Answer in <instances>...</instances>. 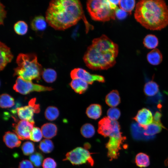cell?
Segmentation results:
<instances>
[{"label":"cell","instance_id":"cell-1","mask_svg":"<svg viewBox=\"0 0 168 168\" xmlns=\"http://www.w3.org/2000/svg\"><path fill=\"white\" fill-rule=\"evenodd\" d=\"M48 24L57 30H65L82 19L86 32L93 27L87 21L82 5L77 0H53L50 1L45 13Z\"/></svg>","mask_w":168,"mask_h":168},{"label":"cell","instance_id":"cell-32","mask_svg":"<svg viewBox=\"0 0 168 168\" xmlns=\"http://www.w3.org/2000/svg\"><path fill=\"white\" fill-rule=\"evenodd\" d=\"M39 148L43 152L48 153L51 152L54 148L52 142L48 139H45L42 140L40 143Z\"/></svg>","mask_w":168,"mask_h":168},{"label":"cell","instance_id":"cell-40","mask_svg":"<svg viewBox=\"0 0 168 168\" xmlns=\"http://www.w3.org/2000/svg\"><path fill=\"white\" fill-rule=\"evenodd\" d=\"M127 15V12L120 8H118L115 11V16L119 20L124 19Z\"/></svg>","mask_w":168,"mask_h":168},{"label":"cell","instance_id":"cell-27","mask_svg":"<svg viewBox=\"0 0 168 168\" xmlns=\"http://www.w3.org/2000/svg\"><path fill=\"white\" fill-rule=\"evenodd\" d=\"M42 77L46 82L52 83L56 80L57 74L56 72L54 69L48 68L43 70Z\"/></svg>","mask_w":168,"mask_h":168},{"label":"cell","instance_id":"cell-9","mask_svg":"<svg viewBox=\"0 0 168 168\" xmlns=\"http://www.w3.org/2000/svg\"><path fill=\"white\" fill-rule=\"evenodd\" d=\"M70 76L72 79L79 78L89 84H92L95 81L102 83L105 82V78L103 76L91 74L85 70L80 68L72 70L70 72Z\"/></svg>","mask_w":168,"mask_h":168},{"label":"cell","instance_id":"cell-42","mask_svg":"<svg viewBox=\"0 0 168 168\" xmlns=\"http://www.w3.org/2000/svg\"><path fill=\"white\" fill-rule=\"evenodd\" d=\"M161 114L160 113L157 111L156 112L153 117V122L161 125H163L161 121Z\"/></svg>","mask_w":168,"mask_h":168},{"label":"cell","instance_id":"cell-36","mask_svg":"<svg viewBox=\"0 0 168 168\" xmlns=\"http://www.w3.org/2000/svg\"><path fill=\"white\" fill-rule=\"evenodd\" d=\"M29 158L35 166L39 167L42 164L43 156L41 153L36 152L31 155Z\"/></svg>","mask_w":168,"mask_h":168},{"label":"cell","instance_id":"cell-12","mask_svg":"<svg viewBox=\"0 0 168 168\" xmlns=\"http://www.w3.org/2000/svg\"><path fill=\"white\" fill-rule=\"evenodd\" d=\"M133 119L142 128L152 124L153 122V117L151 112L144 108L139 110Z\"/></svg>","mask_w":168,"mask_h":168},{"label":"cell","instance_id":"cell-4","mask_svg":"<svg viewBox=\"0 0 168 168\" xmlns=\"http://www.w3.org/2000/svg\"><path fill=\"white\" fill-rule=\"evenodd\" d=\"M16 63L18 66L14 69V76L29 82L40 79L43 70L35 54L20 53L16 58Z\"/></svg>","mask_w":168,"mask_h":168},{"label":"cell","instance_id":"cell-31","mask_svg":"<svg viewBox=\"0 0 168 168\" xmlns=\"http://www.w3.org/2000/svg\"><path fill=\"white\" fill-rule=\"evenodd\" d=\"M28 29L27 24L25 21H19L15 23L14 30L16 33L20 35H23L26 34Z\"/></svg>","mask_w":168,"mask_h":168},{"label":"cell","instance_id":"cell-22","mask_svg":"<svg viewBox=\"0 0 168 168\" xmlns=\"http://www.w3.org/2000/svg\"><path fill=\"white\" fill-rule=\"evenodd\" d=\"M163 128H165L163 125L153 122L143 128L144 135L146 136H152L160 132Z\"/></svg>","mask_w":168,"mask_h":168},{"label":"cell","instance_id":"cell-37","mask_svg":"<svg viewBox=\"0 0 168 168\" xmlns=\"http://www.w3.org/2000/svg\"><path fill=\"white\" fill-rule=\"evenodd\" d=\"M57 164L52 158L48 157L45 158L42 163L43 168H56Z\"/></svg>","mask_w":168,"mask_h":168},{"label":"cell","instance_id":"cell-5","mask_svg":"<svg viewBox=\"0 0 168 168\" xmlns=\"http://www.w3.org/2000/svg\"><path fill=\"white\" fill-rule=\"evenodd\" d=\"M86 7L91 17L95 21H106L115 19L116 7L110 0H88Z\"/></svg>","mask_w":168,"mask_h":168},{"label":"cell","instance_id":"cell-35","mask_svg":"<svg viewBox=\"0 0 168 168\" xmlns=\"http://www.w3.org/2000/svg\"><path fill=\"white\" fill-rule=\"evenodd\" d=\"M107 117L110 119L117 121L121 115L120 110L116 107H111L107 111Z\"/></svg>","mask_w":168,"mask_h":168},{"label":"cell","instance_id":"cell-39","mask_svg":"<svg viewBox=\"0 0 168 168\" xmlns=\"http://www.w3.org/2000/svg\"><path fill=\"white\" fill-rule=\"evenodd\" d=\"M0 24L3 25L4 20L6 17L7 12L5 9V6L1 3H0Z\"/></svg>","mask_w":168,"mask_h":168},{"label":"cell","instance_id":"cell-14","mask_svg":"<svg viewBox=\"0 0 168 168\" xmlns=\"http://www.w3.org/2000/svg\"><path fill=\"white\" fill-rule=\"evenodd\" d=\"M16 109L18 116L20 119L35 123L33 118L34 111L31 106L28 105Z\"/></svg>","mask_w":168,"mask_h":168},{"label":"cell","instance_id":"cell-28","mask_svg":"<svg viewBox=\"0 0 168 168\" xmlns=\"http://www.w3.org/2000/svg\"><path fill=\"white\" fill-rule=\"evenodd\" d=\"M135 1L134 0H120L119 5L120 8L131 14L135 6Z\"/></svg>","mask_w":168,"mask_h":168},{"label":"cell","instance_id":"cell-30","mask_svg":"<svg viewBox=\"0 0 168 168\" xmlns=\"http://www.w3.org/2000/svg\"><path fill=\"white\" fill-rule=\"evenodd\" d=\"M80 131L84 137L87 138L92 137L95 132L93 126L89 123H86L83 125L81 128Z\"/></svg>","mask_w":168,"mask_h":168},{"label":"cell","instance_id":"cell-25","mask_svg":"<svg viewBox=\"0 0 168 168\" xmlns=\"http://www.w3.org/2000/svg\"><path fill=\"white\" fill-rule=\"evenodd\" d=\"M136 165L140 167L148 166L150 164L149 156L146 154L141 152L138 154L135 158Z\"/></svg>","mask_w":168,"mask_h":168},{"label":"cell","instance_id":"cell-16","mask_svg":"<svg viewBox=\"0 0 168 168\" xmlns=\"http://www.w3.org/2000/svg\"><path fill=\"white\" fill-rule=\"evenodd\" d=\"M69 85L75 92L79 94L84 93L88 87L87 83L79 78L72 79Z\"/></svg>","mask_w":168,"mask_h":168},{"label":"cell","instance_id":"cell-11","mask_svg":"<svg viewBox=\"0 0 168 168\" xmlns=\"http://www.w3.org/2000/svg\"><path fill=\"white\" fill-rule=\"evenodd\" d=\"M13 124V130L20 140H28L30 138L35 123L25 120H21Z\"/></svg>","mask_w":168,"mask_h":168},{"label":"cell","instance_id":"cell-18","mask_svg":"<svg viewBox=\"0 0 168 168\" xmlns=\"http://www.w3.org/2000/svg\"><path fill=\"white\" fill-rule=\"evenodd\" d=\"M102 113L101 106L97 104H92L87 108L86 114L90 118L96 119L99 118Z\"/></svg>","mask_w":168,"mask_h":168},{"label":"cell","instance_id":"cell-21","mask_svg":"<svg viewBox=\"0 0 168 168\" xmlns=\"http://www.w3.org/2000/svg\"><path fill=\"white\" fill-rule=\"evenodd\" d=\"M45 18L43 16H39L35 17L31 21L30 26L31 29L35 31H43L47 26Z\"/></svg>","mask_w":168,"mask_h":168},{"label":"cell","instance_id":"cell-2","mask_svg":"<svg viewBox=\"0 0 168 168\" xmlns=\"http://www.w3.org/2000/svg\"><path fill=\"white\" fill-rule=\"evenodd\" d=\"M118 53V45L103 35L93 40L83 59L86 66L91 69L106 70L115 64Z\"/></svg>","mask_w":168,"mask_h":168},{"label":"cell","instance_id":"cell-33","mask_svg":"<svg viewBox=\"0 0 168 168\" xmlns=\"http://www.w3.org/2000/svg\"><path fill=\"white\" fill-rule=\"evenodd\" d=\"M21 149L24 155H29L33 153L35 151L34 144L32 142L29 141L26 142L22 145Z\"/></svg>","mask_w":168,"mask_h":168},{"label":"cell","instance_id":"cell-15","mask_svg":"<svg viewBox=\"0 0 168 168\" xmlns=\"http://www.w3.org/2000/svg\"><path fill=\"white\" fill-rule=\"evenodd\" d=\"M3 139L6 145L11 148L18 147L21 143V141L16 134L10 131L5 133Z\"/></svg>","mask_w":168,"mask_h":168},{"label":"cell","instance_id":"cell-24","mask_svg":"<svg viewBox=\"0 0 168 168\" xmlns=\"http://www.w3.org/2000/svg\"><path fill=\"white\" fill-rule=\"evenodd\" d=\"M144 46L148 49H155L158 44V40L154 35L149 34L144 38L143 42Z\"/></svg>","mask_w":168,"mask_h":168},{"label":"cell","instance_id":"cell-20","mask_svg":"<svg viewBox=\"0 0 168 168\" xmlns=\"http://www.w3.org/2000/svg\"><path fill=\"white\" fill-rule=\"evenodd\" d=\"M106 104L111 107H115L120 103V98L118 91L113 90L106 96L105 98Z\"/></svg>","mask_w":168,"mask_h":168},{"label":"cell","instance_id":"cell-8","mask_svg":"<svg viewBox=\"0 0 168 168\" xmlns=\"http://www.w3.org/2000/svg\"><path fill=\"white\" fill-rule=\"evenodd\" d=\"M13 89L16 92L23 95H26L33 91H51L53 90L50 87L34 84L31 82L25 81L19 77L17 78Z\"/></svg>","mask_w":168,"mask_h":168},{"label":"cell","instance_id":"cell-13","mask_svg":"<svg viewBox=\"0 0 168 168\" xmlns=\"http://www.w3.org/2000/svg\"><path fill=\"white\" fill-rule=\"evenodd\" d=\"M13 58L10 48L5 44L0 42V70H2L7 65L11 62Z\"/></svg>","mask_w":168,"mask_h":168},{"label":"cell","instance_id":"cell-29","mask_svg":"<svg viewBox=\"0 0 168 168\" xmlns=\"http://www.w3.org/2000/svg\"><path fill=\"white\" fill-rule=\"evenodd\" d=\"M45 118L49 120L52 121L56 119L59 115V111L56 107H48L45 112Z\"/></svg>","mask_w":168,"mask_h":168},{"label":"cell","instance_id":"cell-19","mask_svg":"<svg viewBox=\"0 0 168 168\" xmlns=\"http://www.w3.org/2000/svg\"><path fill=\"white\" fill-rule=\"evenodd\" d=\"M148 62L151 65H157L160 64L162 60V55L157 49H155L148 53L147 56Z\"/></svg>","mask_w":168,"mask_h":168},{"label":"cell","instance_id":"cell-6","mask_svg":"<svg viewBox=\"0 0 168 168\" xmlns=\"http://www.w3.org/2000/svg\"><path fill=\"white\" fill-rule=\"evenodd\" d=\"M68 161L73 165L87 164L93 166L94 161L90 152L85 148L77 147L68 152L63 161Z\"/></svg>","mask_w":168,"mask_h":168},{"label":"cell","instance_id":"cell-3","mask_svg":"<svg viewBox=\"0 0 168 168\" xmlns=\"http://www.w3.org/2000/svg\"><path fill=\"white\" fill-rule=\"evenodd\" d=\"M134 16L146 29L161 30L168 25V7L162 0H142L136 5Z\"/></svg>","mask_w":168,"mask_h":168},{"label":"cell","instance_id":"cell-10","mask_svg":"<svg viewBox=\"0 0 168 168\" xmlns=\"http://www.w3.org/2000/svg\"><path fill=\"white\" fill-rule=\"evenodd\" d=\"M125 139L126 138L123 136L109 138L106 144V147L107 149V156L110 161L118 158L121 146Z\"/></svg>","mask_w":168,"mask_h":168},{"label":"cell","instance_id":"cell-41","mask_svg":"<svg viewBox=\"0 0 168 168\" xmlns=\"http://www.w3.org/2000/svg\"><path fill=\"white\" fill-rule=\"evenodd\" d=\"M18 168H34V167L30 161L24 160L20 163Z\"/></svg>","mask_w":168,"mask_h":168},{"label":"cell","instance_id":"cell-17","mask_svg":"<svg viewBox=\"0 0 168 168\" xmlns=\"http://www.w3.org/2000/svg\"><path fill=\"white\" fill-rule=\"evenodd\" d=\"M41 130L44 138L50 139L56 136L57 132V128L54 124L47 123L43 124L41 127Z\"/></svg>","mask_w":168,"mask_h":168},{"label":"cell","instance_id":"cell-34","mask_svg":"<svg viewBox=\"0 0 168 168\" xmlns=\"http://www.w3.org/2000/svg\"><path fill=\"white\" fill-rule=\"evenodd\" d=\"M42 133L39 128L34 127L31 132L30 139L35 142L40 141L43 137Z\"/></svg>","mask_w":168,"mask_h":168},{"label":"cell","instance_id":"cell-38","mask_svg":"<svg viewBox=\"0 0 168 168\" xmlns=\"http://www.w3.org/2000/svg\"><path fill=\"white\" fill-rule=\"evenodd\" d=\"M36 98H32L30 100L28 104L33 109L35 113H38L40 111V106L39 104L36 103Z\"/></svg>","mask_w":168,"mask_h":168},{"label":"cell","instance_id":"cell-26","mask_svg":"<svg viewBox=\"0 0 168 168\" xmlns=\"http://www.w3.org/2000/svg\"><path fill=\"white\" fill-rule=\"evenodd\" d=\"M14 100L11 96L6 93L0 96V105L2 108H9L14 105Z\"/></svg>","mask_w":168,"mask_h":168},{"label":"cell","instance_id":"cell-7","mask_svg":"<svg viewBox=\"0 0 168 168\" xmlns=\"http://www.w3.org/2000/svg\"><path fill=\"white\" fill-rule=\"evenodd\" d=\"M98 132L104 137H114L122 136L118 122L105 117L98 123Z\"/></svg>","mask_w":168,"mask_h":168},{"label":"cell","instance_id":"cell-23","mask_svg":"<svg viewBox=\"0 0 168 168\" xmlns=\"http://www.w3.org/2000/svg\"><path fill=\"white\" fill-rule=\"evenodd\" d=\"M143 90L145 94L147 96H153L158 92L159 86L155 82L149 81L145 84Z\"/></svg>","mask_w":168,"mask_h":168}]
</instances>
